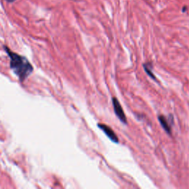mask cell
<instances>
[{
    "label": "cell",
    "instance_id": "1",
    "mask_svg": "<svg viewBox=\"0 0 189 189\" xmlns=\"http://www.w3.org/2000/svg\"><path fill=\"white\" fill-rule=\"evenodd\" d=\"M10 58V66L21 81L25 80L32 72L33 67L28 60L21 55L8 51Z\"/></svg>",
    "mask_w": 189,
    "mask_h": 189
},
{
    "label": "cell",
    "instance_id": "2",
    "mask_svg": "<svg viewBox=\"0 0 189 189\" xmlns=\"http://www.w3.org/2000/svg\"><path fill=\"white\" fill-rule=\"evenodd\" d=\"M112 104L115 113V115H117V117L120 119V121L123 122L125 124H126L127 119L126 117V115H125L124 111H123L120 102H119V101L115 98V97L112 98Z\"/></svg>",
    "mask_w": 189,
    "mask_h": 189
},
{
    "label": "cell",
    "instance_id": "3",
    "mask_svg": "<svg viewBox=\"0 0 189 189\" xmlns=\"http://www.w3.org/2000/svg\"><path fill=\"white\" fill-rule=\"evenodd\" d=\"M98 127L107 134V137L110 139L112 142L116 143H118L119 142V139L117 137V134L115 133V131H113L112 128L111 127L108 126L106 124H103V123H99L98 124Z\"/></svg>",
    "mask_w": 189,
    "mask_h": 189
},
{
    "label": "cell",
    "instance_id": "4",
    "mask_svg": "<svg viewBox=\"0 0 189 189\" xmlns=\"http://www.w3.org/2000/svg\"><path fill=\"white\" fill-rule=\"evenodd\" d=\"M158 120L159 121H160L162 127L164 128L165 131H166L168 134H171V128L170 124H169V121H168L167 119L166 118V117L163 115H159Z\"/></svg>",
    "mask_w": 189,
    "mask_h": 189
},
{
    "label": "cell",
    "instance_id": "5",
    "mask_svg": "<svg viewBox=\"0 0 189 189\" xmlns=\"http://www.w3.org/2000/svg\"><path fill=\"white\" fill-rule=\"evenodd\" d=\"M143 67H144V69L145 71H146V73L149 75V76L150 77V78H152V79H154L155 81H156V78H155V75L153 74V72H152V69H151V68H149V66H147V64H146V63H144L143 64Z\"/></svg>",
    "mask_w": 189,
    "mask_h": 189
},
{
    "label": "cell",
    "instance_id": "6",
    "mask_svg": "<svg viewBox=\"0 0 189 189\" xmlns=\"http://www.w3.org/2000/svg\"><path fill=\"white\" fill-rule=\"evenodd\" d=\"M7 1H8V2H13V1H15V0H7Z\"/></svg>",
    "mask_w": 189,
    "mask_h": 189
}]
</instances>
